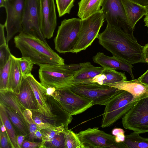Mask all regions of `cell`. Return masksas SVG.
Wrapping results in <instances>:
<instances>
[{"label":"cell","instance_id":"cell-25","mask_svg":"<svg viewBox=\"0 0 148 148\" xmlns=\"http://www.w3.org/2000/svg\"><path fill=\"white\" fill-rule=\"evenodd\" d=\"M0 122L5 126L11 148H18L17 141L18 135L9 119L3 106L0 104Z\"/></svg>","mask_w":148,"mask_h":148},{"label":"cell","instance_id":"cell-44","mask_svg":"<svg viewBox=\"0 0 148 148\" xmlns=\"http://www.w3.org/2000/svg\"><path fill=\"white\" fill-rule=\"evenodd\" d=\"M142 5L146 6L148 5V0H131Z\"/></svg>","mask_w":148,"mask_h":148},{"label":"cell","instance_id":"cell-15","mask_svg":"<svg viewBox=\"0 0 148 148\" xmlns=\"http://www.w3.org/2000/svg\"><path fill=\"white\" fill-rule=\"evenodd\" d=\"M41 30L45 38L53 36L57 25V18L54 0H40Z\"/></svg>","mask_w":148,"mask_h":148},{"label":"cell","instance_id":"cell-35","mask_svg":"<svg viewBox=\"0 0 148 148\" xmlns=\"http://www.w3.org/2000/svg\"><path fill=\"white\" fill-rule=\"evenodd\" d=\"M19 67L23 78H26L31 74L33 63L29 60L22 57L18 58Z\"/></svg>","mask_w":148,"mask_h":148},{"label":"cell","instance_id":"cell-24","mask_svg":"<svg viewBox=\"0 0 148 148\" xmlns=\"http://www.w3.org/2000/svg\"><path fill=\"white\" fill-rule=\"evenodd\" d=\"M104 0H81L78 3V16L83 19L100 11Z\"/></svg>","mask_w":148,"mask_h":148},{"label":"cell","instance_id":"cell-48","mask_svg":"<svg viewBox=\"0 0 148 148\" xmlns=\"http://www.w3.org/2000/svg\"><path fill=\"white\" fill-rule=\"evenodd\" d=\"M7 0H0V7H4L5 4Z\"/></svg>","mask_w":148,"mask_h":148},{"label":"cell","instance_id":"cell-37","mask_svg":"<svg viewBox=\"0 0 148 148\" xmlns=\"http://www.w3.org/2000/svg\"><path fill=\"white\" fill-rule=\"evenodd\" d=\"M0 148H11L5 131H0Z\"/></svg>","mask_w":148,"mask_h":148},{"label":"cell","instance_id":"cell-38","mask_svg":"<svg viewBox=\"0 0 148 148\" xmlns=\"http://www.w3.org/2000/svg\"><path fill=\"white\" fill-rule=\"evenodd\" d=\"M41 142H35L24 140L23 143L22 148H39Z\"/></svg>","mask_w":148,"mask_h":148},{"label":"cell","instance_id":"cell-2","mask_svg":"<svg viewBox=\"0 0 148 148\" xmlns=\"http://www.w3.org/2000/svg\"><path fill=\"white\" fill-rule=\"evenodd\" d=\"M16 47L20 51L22 57L39 66L64 64V60L45 42L26 33L22 32L15 37Z\"/></svg>","mask_w":148,"mask_h":148},{"label":"cell","instance_id":"cell-13","mask_svg":"<svg viewBox=\"0 0 148 148\" xmlns=\"http://www.w3.org/2000/svg\"><path fill=\"white\" fill-rule=\"evenodd\" d=\"M25 0H7L4 7L6 18L5 23L8 44L14 36L23 31L22 22Z\"/></svg>","mask_w":148,"mask_h":148},{"label":"cell","instance_id":"cell-29","mask_svg":"<svg viewBox=\"0 0 148 148\" xmlns=\"http://www.w3.org/2000/svg\"><path fill=\"white\" fill-rule=\"evenodd\" d=\"M65 148H82L81 143L77 134L71 130H66L64 132Z\"/></svg>","mask_w":148,"mask_h":148},{"label":"cell","instance_id":"cell-42","mask_svg":"<svg viewBox=\"0 0 148 148\" xmlns=\"http://www.w3.org/2000/svg\"><path fill=\"white\" fill-rule=\"evenodd\" d=\"M143 54L144 58L148 64V43L143 46Z\"/></svg>","mask_w":148,"mask_h":148},{"label":"cell","instance_id":"cell-21","mask_svg":"<svg viewBox=\"0 0 148 148\" xmlns=\"http://www.w3.org/2000/svg\"><path fill=\"white\" fill-rule=\"evenodd\" d=\"M0 103L16 111L29 128L23 114L24 111L27 109L20 101L17 94L8 90H0Z\"/></svg>","mask_w":148,"mask_h":148},{"label":"cell","instance_id":"cell-20","mask_svg":"<svg viewBox=\"0 0 148 148\" xmlns=\"http://www.w3.org/2000/svg\"><path fill=\"white\" fill-rule=\"evenodd\" d=\"M130 24L134 29L137 22L146 13V6L131 0H120Z\"/></svg>","mask_w":148,"mask_h":148},{"label":"cell","instance_id":"cell-46","mask_svg":"<svg viewBox=\"0 0 148 148\" xmlns=\"http://www.w3.org/2000/svg\"><path fill=\"white\" fill-rule=\"evenodd\" d=\"M35 139H38L42 140V135L40 130H37L35 133Z\"/></svg>","mask_w":148,"mask_h":148},{"label":"cell","instance_id":"cell-6","mask_svg":"<svg viewBox=\"0 0 148 148\" xmlns=\"http://www.w3.org/2000/svg\"><path fill=\"white\" fill-rule=\"evenodd\" d=\"M104 19L103 13L101 10L81 19L78 39L72 53H77L85 50L92 45L97 38Z\"/></svg>","mask_w":148,"mask_h":148},{"label":"cell","instance_id":"cell-17","mask_svg":"<svg viewBox=\"0 0 148 148\" xmlns=\"http://www.w3.org/2000/svg\"><path fill=\"white\" fill-rule=\"evenodd\" d=\"M106 85L127 91L132 95L135 101L148 97V85L141 82L138 79Z\"/></svg>","mask_w":148,"mask_h":148},{"label":"cell","instance_id":"cell-5","mask_svg":"<svg viewBox=\"0 0 148 148\" xmlns=\"http://www.w3.org/2000/svg\"><path fill=\"white\" fill-rule=\"evenodd\" d=\"M81 19H64L58 27L54 41L55 49L59 53H72L77 42L81 26Z\"/></svg>","mask_w":148,"mask_h":148},{"label":"cell","instance_id":"cell-41","mask_svg":"<svg viewBox=\"0 0 148 148\" xmlns=\"http://www.w3.org/2000/svg\"><path fill=\"white\" fill-rule=\"evenodd\" d=\"M138 79L141 82L148 85V69Z\"/></svg>","mask_w":148,"mask_h":148},{"label":"cell","instance_id":"cell-26","mask_svg":"<svg viewBox=\"0 0 148 148\" xmlns=\"http://www.w3.org/2000/svg\"><path fill=\"white\" fill-rule=\"evenodd\" d=\"M0 104L4 107L6 113L18 135H23L25 137H27V136L29 137V128L19 114L12 108Z\"/></svg>","mask_w":148,"mask_h":148},{"label":"cell","instance_id":"cell-19","mask_svg":"<svg viewBox=\"0 0 148 148\" xmlns=\"http://www.w3.org/2000/svg\"><path fill=\"white\" fill-rule=\"evenodd\" d=\"M127 80L124 73L119 72L114 70L104 69L100 74L82 83H93L102 85Z\"/></svg>","mask_w":148,"mask_h":148},{"label":"cell","instance_id":"cell-31","mask_svg":"<svg viewBox=\"0 0 148 148\" xmlns=\"http://www.w3.org/2000/svg\"><path fill=\"white\" fill-rule=\"evenodd\" d=\"M23 114L29 126V134L28 140L30 141L34 142L35 139V133L37 130H39L32 118L33 113L32 111L28 109H26L24 111Z\"/></svg>","mask_w":148,"mask_h":148},{"label":"cell","instance_id":"cell-45","mask_svg":"<svg viewBox=\"0 0 148 148\" xmlns=\"http://www.w3.org/2000/svg\"><path fill=\"white\" fill-rule=\"evenodd\" d=\"M145 6L146 10L145 17L144 19V21L145 23V26L148 27V5Z\"/></svg>","mask_w":148,"mask_h":148},{"label":"cell","instance_id":"cell-36","mask_svg":"<svg viewBox=\"0 0 148 148\" xmlns=\"http://www.w3.org/2000/svg\"><path fill=\"white\" fill-rule=\"evenodd\" d=\"M11 55L8 43L0 46V68L6 64Z\"/></svg>","mask_w":148,"mask_h":148},{"label":"cell","instance_id":"cell-50","mask_svg":"<svg viewBox=\"0 0 148 148\" xmlns=\"http://www.w3.org/2000/svg\"></svg>","mask_w":148,"mask_h":148},{"label":"cell","instance_id":"cell-12","mask_svg":"<svg viewBox=\"0 0 148 148\" xmlns=\"http://www.w3.org/2000/svg\"><path fill=\"white\" fill-rule=\"evenodd\" d=\"M101 10L108 24L134 35V29L127 20L120 0H105Z\"/></svg>","mask_w":148,"mask_h":148},{"label":"cell","instance_id":"cell-28","mask_svg":"<svg viewBox=\"0 0 148 148\" xmlns=\"http://www.w3.org/2000/svg\"><path fill=\"white\" fill-rule=\"evenodd\" d=\"M67 129H68L65 128L64 125H62L50 127L40 130L42 135V140L40 146L50 140L57 135L64 132Z\"/></svg>","mask_w":148,"mask_h":148},{"label":"cell","instance_id":"cell-16","mask_svg":"<svg viewBox=\"0 0 148 148\" xmlns=\"http://www.w3.org/2000/svg\"><path fill=\"white\" fill-rule=\"evenodd\" d=\"M93 61L100 65L105 69L121 70L126 71L134 79L132 64L113 56H109L104 53L98 52L92 58Z\"/></svg>","mask_w":148,"mask_h":148},{"label":"cell","instance_id":"cell-40","mask_svg":"<svg viewBox=\"0 0 148 148\" xmlns=\"http://www.w3.org/2000/svg\"><path fill=\"white\" fill-rule=\"evenodd\" d=\"M125 132L123 131L118 133L115 136V140L116 142L121 143L123 142L124 141L125 138Z\"/></svg>","mask_w":148,"mask_h":148},{"label":"cell","instance_id":"cell-18","mask_svg":"<svg viewBox=\"0 0 148 148\" xmlns=\"http://www.w3.org/2000/svg\"><path fill=\"white\" fill-rule=\"evenodd\" d=\"M17 94L20 101L27 109L32 111L38 110V102L34 91L26 78H23L20 93Z\"/></svg>","mask_w":148,"mask_h":148},{"label":"cell","instance_id":"cell-23","mask_svg":"<svg viewBox=\"0 0 148 148\" xmlns=\"http://www.w3.org/2000/svg\"><path fill=\"white\" fill-rule=\"evenodd\" d=\"M104 70L102 66L96 67L88 62L85 66L73 76L70 86L82 83L86 80L93 78L100 74Z\"/></svg>","mask_w":148,"mask_h":148},{"label":"cell","instance_id":"cell-8","mask_svg":"<svg viewBox=\"0 0 148 148\" xmlns=\"http://www.w3.org/2000/svg\"><path fill=\"white\" fill-rule=\"evenodd\" d=\"M75 93L93 101V105H105L119 90L106 85L80 83L70 86Z\"/></svg>","mask_w":148,"mask_h":148},{"label":"cell","instance_id":"cell-39","mask_svg":"<svg viewBox=\"0 0 148 148\" xmlns=\"http://www.w3.org/2000/svg\"><path fill=\"white\" fill-rule=\"evenodd\" d=\"M5 24L0 25V46L3 44L7 43L4 34Z\"/></svg>","mask_w":148,"mask_h":148},{"label":"cell","instance_id":"cell-3","mask_svg":"<svg viewBox=\"0 0 148 148\" xmlns=\"http://www.w3.org/2000/svg\"><path fill=\"white\" fill-rule=\"evenodd\" d=\"M87 63L39 66L38 73L40 83L45 88L52 87L56 89L69 87L73 76Z\"/></svg>","mask_w":148,"mask_h":148},{"label":"cell","instance_id":"cell-4","mask_svg":"<svg viewBox=\"0 0 148 148\" xmlns=\"http://www.w3.org/2000/svg\"><path fill=\"white\" fill-rule=\"evenodd\" d=\"M136 102L130 93L119 90L105 105L101 127L105 128L112 125L122 117Z\"/></svg>","mask_w":148,"mask_h":148},{"label":"cell","instance_id":"cell-14","mask_svg":"<svg viewBox=\"0 0 148 148\" xmlns=\"http://www.w3.org/2000/svg\"><path fill=\"white\" fill-rule=\"evenodd\" d=\"M26 78L31 87L38 102L39 108L38 111L53 127H56L54 117L50 107L46 88L38 82L31 74Z\"/></svg>","mask_w":148,"mask_h":148},{"label":"cell","instance_id":"cell-33","mask_svg":"<svg viewBox=\"0 0 148 148\" xmlns=\"http://www.w3.org/2000/svg\"><path fill=\"white\" fill-rule=\"evenodd\" d=\"M65 148L64 132L57 135L50 140L45 143L39 148Z\"/></svg>","mask_w":148,"mask_h":148},{"label":"cell","instance_id":"cell-9","mask_svg":"<svg viewBox=\"0 0 148 148\" xmlns=\"http://www.w3.org/2000/svg\"><path fill=\"white\" fill-rule=\"evenodd\" d=\"M77 134L82 148H127L123 142L116 141L115 136L100 130L97 127L88 128Z\"/></svg>","mask_w":148,"mask_h":148},{"label":"cell","instance_id":"cell-27","mask_svg":"<svg viewBox=\"0 0 148 148\" xmlns=\"http://www.w3.org/2000/svg\"><path fill=\"white\" fill-rule=\"evenodd\" d=\"M123 143L127 148H148V138L142 137L134 132L125 135Z\"/></svg>","mask_w":148,"mask_h":148},{"label":"cell","instance_id":"cell-7","mask_svg":"<svg viewBox=\"0 0 148 148\" xmlns=\"http://www.w3.org/2000/svg\"><path fill=\"white\" fill-rule=\"evenodd\" d=\"M125 129L139 134L148 132V97L137 101L122 117Z\"/></svg>","mask_w":148,"mask_h":148},{"label":"cell","instance_id":"cell-47","mask_svg":"<svg viewBox=\"0 0 148 148\" xmlns=\"http://www.w3.org/2000/svg\"><path fill=\"white\" fill-rule=\"evenodd\" d=\"M0 123V131L2 132H4L6 131L4 125L1 123Z\"/></svg>","mask_w":148,"mask_h":148},{"label":"cell","instance_id":"cell-30","mask_svg":"<svg viewBox=\"0 0 148 148\" xmlns=\"http://www.w3.org/2000/svg\"><path fill=\"white\" fill-rule=\"evenodd\" d=\"M12 63L11 56L6 64L0 68V90H8Z\"/></svg>","mask_w":148,"mask_h":148},{"label":"cell","instance_id":"cell-1","mask_svg":"<svg viewBox=\"0 0 148 148\" xmlns=\"http://www.w3.org/2000/svg\"><path fill=\"white\" fill-rule=\"evenodd\" d=\"M97 38L99 44L114 57L132 64L146 62L143 54V46L138 43L134 35L121 29L107 24Z\"/></svg>","mask_w":148,"mask_h":148},{"label":"cell","instance_id":"cell-34","mask_svg":"<svg viewBox=\"0 0 148 148\" xmlns=\"http://www.w3.org/2000/svg\"><path fill=\"white\" fill-rule=\"evenodd\" d=\"M32 118L38 126L39 130L53 127L45 119L43 115L37 111H32Z\"/></svg>","mask_w":148,"mask_h":148},{"label":"cell","instance_id":"cell-11","mask_svg":"<svg viewBox=\"0 0 148 148\" xmlns=\"http://www.w3.org/2000/svg\"><path fill=\"white\" fill-rule=\"evenodd\" d=\"M22 25L23 32L47 42L41 30L40 0H25Z\"/></svg>","mask_w":148,"mask_h":148},{"label":"cell","instance_id":"cell-32","mask_svg":"<svg viewBox=\"0 0 148 148\" xmlns=\"http://www.w3.org/2000/svg\"><path fill=\"white\" fill-rule=\"evenodd\" d=\"M75 0H56L59 17L69 14L74 5Z\"/></svg>","mask_w":148,"mask_h":148},{"label":"cell","instance_id":"cell-43","mask_svg":"<svg viewBox=\"0 0 148 148\" xmlns=\"http://www.w3.org/2000/svg\"><path fill=\"white\" fill-rule=\"evenodd\" d=\"M25 136L22 135H18L17 138V141L18 148H22V146Z\"/></svg>","mask_w":148,"mask_h":148},{"label":"cell","instance_id":"cell-10","mask_svg":"<svg viewBox=\"0 0 148 148\" xmlns=\"http://www.w3.org/2000/svg\"><path fill=\"white\" fill-rule=\"evenodd\" d=\"M51 96L72 116L80 114L94 105L93 101L75 93L69 87L56 89Z\"/></svg>","mask_w":148,"mask_h":148},{"label":"cell","instance_id":"cell-22","mask_svg":"<svg viewBox=\"0 0 148 148\" xmlns=\"http://www.w3.org/2000/svg\"><path fill=\"white\" fill-rule=\"evenodd\" d=\"M12 63L8 80V90L18 94L23 78L18 58L11 55Z\"/></svg>","mask_w":148,"mask_h":148},{"label":"cell","instance_id":"cell-49","mask_svg":"<svg viewBox=\"0 0 148 148\" xmlns=\"http://www.w3.org/2000/svg\"></svg>","mask_w":148,"mask_h":148}]
</instances>
